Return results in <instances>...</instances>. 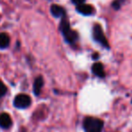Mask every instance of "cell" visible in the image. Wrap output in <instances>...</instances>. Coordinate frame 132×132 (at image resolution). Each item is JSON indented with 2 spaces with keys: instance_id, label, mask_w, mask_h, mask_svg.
I'll return each instance as SVG.
<instances>
[{
  "instance_id": "obj_2",
  "label": "cell",
  "mask_w": 132,
  "mask_h": 132,
  "mask_svg": "<svg viewBox=\"0 0 132 132\" xmlns=\"http://www.w3.org/2000/svg\"><path fill=\"white\" fill-rule=\"evenodd\" d=\"M103 125V121L97 118L88 117L83 121V128L86 132H101Z\"/></svg>"
},
{
  "instance_id": "obj_8",
  "label": "cell",
  "mask_w": 132,
  "mask_h": 132,
  "mask_svg": "<svg viewBox=\"0 0 132 132\" xmlns=\"http://www.w3.org/2000/svg\"><path fill=\"white\" fill-rule=\"evenodd\" d=\"M92 72L98 77L103 78L105 76V72L103 69V65L101 62H96L92 65Z\"/></svg>"
},
{
  "instance_id": "obj_10",
  "label": "cell",
  "mask_w": 132,
  "mask_h": 132,
  "mask_svg": "<svg viewBox=\"0 0 132 132\" xmlns=\"http://www.w3.org/2000/svg\"><path fill=\"white\" fill-rule=\"evenodd\" d=\"M10 44V38L9 35L6 33L0 34V49H5L8 47Z\"/></svg>"
},
{
  "instance_id": "obj_5",
  "label": "cell",
  "mask_w": 132,
  "mask_h": 132,
  "mask_svg": "<svg viewBox=\"0 0 132 132\" xmlns=\"http://www.w3.org/2000/svg\"><path fill=\"white\" fill-rule=\"evenodd\" d=\"M76 9H77V11L79 12L80 14L84 15H92L94 12V8L92 7L90 5H87V4H84V3L81 5H78Z\"/></svg>"
},
{
  "instance_id": "obj_7",
  "label": "cell",
  "mask_w": 132,
  "mask_h": 132,
  "mask_svg": "<svg viewBox=\"0 0 132 132\" xmlns=\"http://www.w3.org/2000/svg\"><path fill=\"white\" fill-rule=\"evenodd\" d=\"M51 14L54 17H63L65 16V11L62 6H58V5H52L51 8H50Z\"/></svg>"
},
{
  "instance_id": "obj_1",
  "label": "cell",
  "mask_w": 132,
  "mask_h": 132,
  "mask_svg": "<svg viewBox=\"0 0 132 132\" xmlns=\"http://www.w3.org/2000/svg\"><path fill=\"white\" fill-rule=\"evenodd\" d=\"M60 30L67 43L73 44L77 41L78 34L75 31L72 30L70 24H69V21L65 18V16L62 17V22L60 24Z\"/></svg>"
},
{
  "instance_id": "obj_4",
  "label": "cell",
  "mask_w": 132,
  "mask_h": 132,
  "mask_svg": "<svg viewBox=\"0 0 132 132\" xmlns=\"http://www.w3.org/2000/svg\"><path fill=\"white\" fill-rule=\"evenodd\" d=\"M31 104V98L26 94H18L14 100V105L18 109L28 108Z\"/></svg>"
},
{
  "instance_id": "obj_9",
  "label": "cell",
  "mask_w": 132,
  "mask_h": 132,
  "mask_svg": "<svg viewBox=\"0 0 132 132\" xmlns=\"http://www.w3.org/2000/svg\"><path fill=\"white\" fill-rule=\"evenodd\" d=\"M43 86H44V79H43V77L39 76L35 79V82H34V92H35V95L40 94Z\"/></svg>"
},
{
  "instance_id": "obj_3",
  "label": "cell",
  "mask_w": 132,
  "mask_h": 132,
  "mask_svg": "<svg viewBox=\"0 0 132 132\" xmlns=\"http://www.w3.org/2000/svg\"><path fill=\"white\" fill-rule=\"evenodd\" d=\"M93 38L96 42L101 44L103 47L109 48V43L107 41L104 33L102 31V28L100 24H95L93 27Z\"/></svg>"
},
{
  "instance_id": "obj_11",
  "label": "cell",
  "mask_w": 132,
  "mask_h": 132,
  "mask_svg": "<svg viewBox=\"0 0 132 132\" xmlns=\"http://www.w3.org/2000/svg\"><path fill=\"white\" fill-rule=\"evenodd\" d=\"M6 92H7L6 86L4 84V82L2 81H0V98L3 97L6 93Z\"/></svg>"
},
{
  "instance_id": "obj_6",
  "label": "cell",
  "mask_w": 132,
  "mask_h": 132,
  "mask_svg": "<svg viewBox=\"0 0 132 132\" xmlns=\"http://www.w3.org/2000/svg\"><path fill=\"white\" fill-rule=\"evenodd\" d=\"M12 125L11 117L7 113L0 114V127L2 128H9Z\"/></svg>"
},
{
  "instance_id": "obj_12",
  "label": "cell",
  "mask_w": 132,
  "mask_h": 132,
  "mask_svg": "<svg viewBox=\"0 0 132 132\" xmlns=\"http://www.w3.org/2000/svg\"><path fill=\"white\" fill-rule=\"evenodd\" d=\"M122 1L123 0H115V1L112 3V6H113V8H115V9H119Z\"/></svg>"
},
{
  "instance_id": "obj_13",
  "label": "cell",
  "mask_w": 132,
  "mask_h": 132,
  "mask_svg": "<svg viewBox=\"0 0 132 132\" xmlns=\"http://www.w3.org/2000/svg\"><path fill=\"white\" fill-rule=\"evenodd\" d=\"M72 2L73 3L74 5L78 6V5H81V4H83L85 2V0H72Z\"/></svg>"
}]
</instances>
